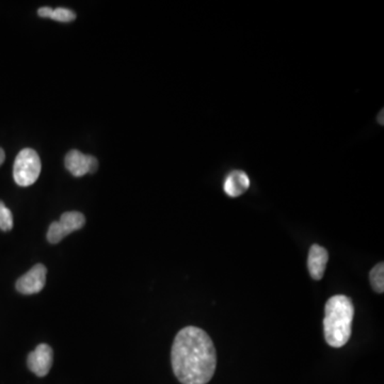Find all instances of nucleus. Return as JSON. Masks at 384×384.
I'll return each instance as SVG.
<instances>
[{"mask_svg":"<svg viewBox=\"0 0 384 384\" xmlns=\"http://www.w3.org/2000/svg\"><path fill=\"white\" fill-rule=\"evenodd\" d=\"M171 362L181 383L206 384L216 371V348L205 331L186 327L173 341Z\"/></svg>","mask_w":384,"mask_h":384,"instance_id":"1","label":"nucleus"},{"mask_svg":"<svg viewBox=\"0 0 384 384\" xmlns=\"http://www.w3.org/2000/svg\"><path fill=\"white\" fill-rule=\"evenodd\" d=\"M354 307L345 295L331 297L324 307V334L327 343L341 348L349 341L352 333Z\"/></svg>","mask_w":384,"mask_h":384,"instance_id":"2","label":"nucleus"},{"mask_svg":"<svg viewBox=\"0 0 384 384\" xmlns=\"http://www.w3.org/2000/svg\"><path fill=\"white\" fill-rule=\"evenodd\" d=\"M41 166V159L35 149H22L14 162V181L21 187H28L33 185L39 179Z\"/></svg>","mask_w":384,"mask_h":384,"instance_id":"3","label":"nucleus"},{"mask_svg":"<svg viewBox=\"0 0 384 384\" xmlns=\"http://www.w3.org/2000/svg\"><path fill=\"white\" fill-rule=\"evenodd\" d=\"M47 269L42 264L33 266L16 282V290L23 295H35L41 292L46 284Z\"/></svg>","mask_w":384,"mask_h":384,"instance_id":"4","label":"nucleus"},{"mask_svg":"<svg viewBox=\"0 0 384 384\" xmlns=\"http://www.w3.org/2000/svg\"><path fill=\"white\" fill-rule=\"evenodd\" d=\"M65 168L75 177H81L88 173H95L98 171V162L91 155H84L77 149H72L65 156Z\"/></svg>","mask_w":384,"mask_h":384,"instance_id":"5","label":"nucleus"},{"mask_svg":"<svg viewBox=\"0 0 384 384\" xmlns=\"http://www.w3.org/2000/svg\"><path fill=\"white\" fill-rule=\"evenodd\" d=\"M54 362V352L47 344H40L35 350L28 354L27 365L28 368L38 377H45L50 373Z\"/></svg>","mask_w":384,"mask_h":384,"instance_id":"6","label":"nucleus"},{"mask_svg":"<svg viewBox=\"0 0 384 384\" xmlns=\"http://www.w3.org/2000/svg\"><path fill=\"white\" fill-rule=\"evenodd\" d=\"M328 261V251L320 244H313L310 249L309 257H307V267H309L312 278L316 281L322 280Z\"/></svg>","mask_w":384,"mask_h":384,"instance_id":"7","label":"nucleus"},{"mask_svg":"<svg viewBox=\"0 0 384 384\" xmlns=\"http://www.w3.org/2000/svg\"><path fill=\"white\" fill-rule=\"evenodd\" d=\"M249 187H250V179L247 173L239 170L230 173L223 185L225 193L231 198H237L244 195Z\"/></svg>","mask_w":384,"mask_h":384,"instance_id":"8","label":"nucleus"},{"mask_svg":"<svg viewBox=\"0 0 384 384\" xmlns=\"http://www.w3.org/2000/svg\"><path fill=\"white\" fill-rule=\"evenodd\" d=\"M58 222L60 223L61 229L67 236L69 234L73 233V232L82 229L84 223H86V218H84L81 213L67 212L61 216Z\"/></svg>","mask_w":384,"mask_h":384,"instance_id":"9","label":"nucleus"},{"mask_svg":"<svg viewBox=\"0 0 384 384\" xmlns=\"http://www.w3.org/2000/svg\"><path fill=\"white\" fill-rule=\"evenodd\" d=\"M369 281L375 292L383 294L384 292V264L379 263L369 272Z\"/></svg>","mask_w":384,"mask_h":384,"instance_id":"10","label":"nucleus"},{"mask_svg":"<svg viewBox=\"0 0 384 384\" xmlns=\"http://www.w3.org/2000/svg\"><path fill=\"white\" fill-rule=\"evenodd\" d=\"M13 227V216L11 210L0 201V230L4 232L11 231Z\"/></svg>","mask_w":384,"mask_h":384,"instance_id":"11","label":"nucleus"},{"mask_svg":"<svg viewBox=\"0 0 384 384\" xmlns=\"http://www.w3.org/2000/svg\"><path fill=\"white\" fill-rule=\"evenodd\" d=\"M67 237L63 230L61 229L60 223L58 221H55L50 225L47 232V240L50 244H56L60 242L61 240Z\"/></svg>","mask_w":384,"mask_h":384,"instance_id":"12","label":"nucleus"},{"mask_svg":"<svg viewBox=\"0 0 384 384\" xmlns=\"http://www.w3.org/2000/svg\"><path fill=\"white\" fill-rule=\"evenodd\" d=\"M52 20L57 21V22L69 23L75 20V12L72 11L69 9H65V8H57L52 11Z\"/></svg>","mask_w":384,"mask_h":384,"instance_id":"13","label":"nucleus"},{"mask_svg":"<svg viewBox=\"0 0 384 384\" xmlns=\"http://www.w3.org/2000/svg\"><path fill=\"white\" fill-rule=\"evenodd\" d=\"M52 11H54V9H52V8L43 7L40 8L39 11H38V14H39L41 18H52Z\"/></svg>","mask_w":384,"mask_h":384,"instance_id":"14","label":"nucleus"},{"mask_svg":"<svg viewBox=\"0 0 384 384\" xmlns=\"http://www.w3.org/2000/svg\"><path fill=\"white\" fill-rule=\"evenodd\" d=\"M5 158H6L5 151H4V149H1V147H0V166H1V164H4V162H5Z\"/></svg>","mask_w":384,"mask_h":384,"instance_id":"15","label":"nucleus"},{"mask_svg":"<svg viewBox=\"0 0 384 384\" xmlns=\"http://www.w3.org/2000/svg\"><path fill=\"white\" fill-rule=\"evenodd\" d=\"M378 121H379L381 125H383V111H381V115H379V117H378Z\"/></svg>","mask_w":384,"mask_h":384,"instance_id":"16","label":"nucleus"}]
</instances>
